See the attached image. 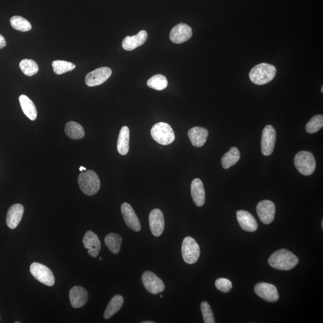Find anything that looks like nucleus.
I'll return each instance as SVG.
<instances>
[{"instance_id":"obj_1","label":"nucleus","mask_w":323,"mask_h":323,"mask_svg":"<svg viewBox=\"0 0 323 323\" xmlns=\"http://www.w3.org/2000/svg\"><path fill=\"white\" fill-rule=\"evenodd\" d=\"M269 265L274 269L280 270H289L298 265L299 259L294 254L286 249L275 251L269 257Z\"/></svg>"},{"instance_id":"obj_2","label":"nucleus","mask_w":323,"mask_h":323,"mask_svg":"<svg viewBox=\"0 0 323 323\" xmlns=\"http://www.w3.org/2000/svg\"><path fill=\"white\" fill-rule=\"evenodd\" d=\"M276 69L272 65L262 63L254 66L250 72V79L257 85L270 82L275 77Z\"/></svg>"},{"instance_id":"obj_3","label":"nucleus","mask_w":323,"mask_h":323,"mask_svg":"<svg viewBox=\"0 0 323 323\" xmlns=\"http://www.w3.org/2000/svg\"><path fill=\"white\" fill-rule=\"evenodd\" d=\"M78 183L81 192L89 197L96 195L100 189L99 175L92 170L81 172L78 177Z\"/></svg>"},{"instance_id":"obj_4","label":"nucleus","mask_w":323,"mask_h":323,"mask_svg":"<svg viewBox=\"0 0 323 323\" xmlns=\"http://www.w3.org/2000/svg\"><path fill=\"white\" fill-rule=\"evenodd\" d=\"M151 135L155 142L163 146L170 145L175 140V133L171 126L164 122L156 123L151 129Z\"/></svg>"},{"instance_id":"obj_5","label":"nucleus","mask_w":323,"mask_h":323,"mask_svg":"<svg viewBox=\"0 0 323 323\" xmlns=\"http://www.w3.org/2000/svg\"><path fill=\"white\" fill-rule=\"evenodd\" d=\"M294 163L296 169L303 175H311L315 170V159L311 152L301 151L297 153Z\"/></svg>"},{"instance_id":"obj_6","label":"nucleus","mask_w":323,"mask_h":323,"mask_svg":"<svg viewBox=\"0 0 323 323\" xmlns=\"http://www.w3.org/2000/svg\"><path fill=\"white\" fill-rule=\"evenodd\" d=\"M181 253L186 263L194 264L197 262L200 256V247L193 238L187 237L182 241Z\"/></svg>"},{"instance_id":"obj_7","label":"nucleus","mask_w":323,"mask_h":323,"mask_svg":"<svg viewBox=\"0 0 323 323\" xmlns=\"http://www.w3.org/2000/svg\"><path fill=\"white\" fill-rule=\"evenodd\" d=\"M30 272L36 280L43 285L50 287L54 285V274L47 266L41 263L34 262L30 266Z\"/></svg>"},{"instance_id":"obj_8","label":"nucleus","mask_w":323,"mask_h":323,"mask_svg":"<svg viewBox=\"0 0 323 323\" xmlns=\"http://www.w3.org/2000/svg\"><path fill=\"white\" fill-rule=\"evenodd\" d=\"M143 285L146 290L153 295H157L165 290V287L162 280L154 273L146 271L142 275Z\"/></svg>"},{"instance_id":"obj_9","label":"nucleus","mask_w":323,"mask_h":323,"mask_svg":"<svg viewBox=\"0 0 323 323\" xmlns=\"http://www.w3.org/2000/svg\"><path fill=\"white\" fill-rule=\"evenodd\" d=\"M276 130L271 125H267L263 129L262 136V153L263 155L269 156L273 152L276 142Z\"/></svg>"},{"instance_id":"obj_10","label":"nucleus","mask_w":323,"mask_h":323,"mask_svg":"<svg viewBox=\"0 0 323 323\" xmlns=\"http://www.w3.org/2000/svg\"><path fill=\"white\" fill-rule=\"evenodd\" d=\"M112 74V71L109 67L97 68L86 75V84L89 87L100 85L109 79Z\"/></svg>"},{"instance_id":"obj_11","label":"nucleus","mask_w":323,"mask_h":323,"mask_svg":"<svg viewBox=\"0 0 323 323\" xmlns=\"http://www.w3.org/2000/svg\"><path fill=\"white\" fill-rule=\"evenodd\" d=\"M254 291L260 298L268 302H275L279 299L276 287L271 284L260 283L254 287Z\"/></svg>"},{"instance_id":"obj_12","label":"nucleus","mask_w":323,"mask_h":323,"mask_svg":"<svg viewBox=\"0 0 323 323\" xmlns=\"http://www.w3.org/2000/svg\"><path fill=\"white\" fill-rule=\"evenodd\" d=\"M257 213L262 223L265 224L271 223L275 217V204L269 200L261 201L257 204Z\"/></svg>"},{"instance_id":"obj_13","label":"nucleus","mask_w":323,"mask_h":323,"mask_svg":"<svg viewBox=\"0 0 323 323\" xmlns=\"http://www.w3.org/2000/svg\"><path fill=\"white\" fill-rule=\"evenodd\" d=\"M149 225L155 237L161 236L165 229L164 214L159 209H154L149 214Z\"/></svg>"},{"instance_id":"obj_14","label":"nucleus","mask_w":323,"mask_h":323,"mask_svg":"<svg viewBox=\"0 0 323 323\" xmlns=\"http://www.w3.org/2000/svg\"><path fill=\"white\" fill-rule=\"evenodd\" d=\"M192 29L186 24H179L171 29L169 38L173 43L181 44L192 37Z\"/></svg>"},{"instance_id":"obj_15","label":"nucleus","mask_w":323,"mask_h":323,"mask_svg":"<svg viewBox=\"0 0 323 323\" xmlns=\"http://www.w3.org/2000/svg\"><path fill=\"white\" fill-rule=\"evenodd\" d=\"M121 213L127 226L137 233L141 230V223L130 204L126 202L123 203L121 206Z\"/></svg>"},{"instance_id":"obj_16","label":"nucleus","mask_w":323,"mask_h":323,"mask_svg":"<svg viewBox=\"0 0 323 323\" xmlns=\"http://www.w3.org/2000/svg\"><path fill=\"white\" fill-rule=\"evenodd\" d=\"M84 247L88 249L87 253L90 256L97 257L101 251V245L99 237L93 231L88 230L83 239Z\"/></svg>"},{"instance_id":"obj_17","label":"nucleus","mask_w":323,"mask_h":323,"mask_svg":"<svg viewBox=\"0 0 323 323\" xmlns=\"http://www.w3.org/2000/svg\"><path fill=\"white\" fill-rule=\"evenodd\" d=\"M237 218L240 226L245 231L253 233L258 228L255 218L249 212L244 210L238 211Z\"/></svg>"},{"instance_id":"obj_18","label":"nucleus","mask_w":323,"mask_h":323,"mask_svg":"<svg viewBox=\"0 0 323 323\" xmlns=\"http://www.w3.org/2000/svg\"><path fill=\"white\" fill-rule=\"evenodd\" d=\"M24 213V207L22 205L15 204L9 208L6 217V223L11 229H15L21 222L23 214Z\"/></svg>"},{"instance_id":"obj_19","label":"nucleus","mask_w":323,"mask_h":323,"mask_svg":"<svg viewBox=\"0 0 323 323\" xmlns=\"http://www.w3.org/2000/svg\"><path fill=\"white\" fill-rule=\"evenodd\" d=\"M148 37V32L145 30L140 31L138 34L132 37L126 36L122 41V48L127 51L134 50L145 44Z\"/></svg>"},{"instance_id":"obj_20","label":"nucleus","mask_w":323,"mask_h":323,"mask_svg":"<svg viewBox=\"0 0 323 323\" xmlns=\"http://www.w3.org/2000/svg\"><path fill=\"white\" fill-rule=\"evenodd\" d=\"M70 300L72 306L74 308L82 307L88 300L87 290L80 286H74L70 291Z\"/></svg>"},{"instance_id":"obj_21","label":"nucleus","mask_w":323,"mask_h":323,"mask_svg":"<svg viewBox=\"0 0 323 323\" xmlns=\"http://www.w3.org/2000/svg\"><path fill=\"white\" fill-rule=\"evenodd\" d=\"M208 130L202 127L196 126L188 131V136L192 145L196 148H202L207 142Z\"/></svg>"},{"instance_id":"obj_22","label":"nucleus","mask_w":323,"mask_h":323,"mask_svg":"<svg viewBox=\"0 0 323 323\" xmlns=\"http://www.w3.org/2000/svg\"><path fill=\"white\" fill-rule=\"evenodd\" d=\"M191 195L197 206H203L205 202V192L203 182L200 178H195L192 181Z\"/></svg>"},{"instance_id":"obj_23","label":"nucleus","mask_w":323,"mask_h":323,"mask_svg":"<svg viewBox=\"0 0 323 323\" xmlns=\"http://www.w3.org/2000/svg\"><path fill=\"white\" fill-rule=\"evenodd\" d=\"M117 151L120 155H126L129 149V129L128 126H123L120 130L117 145Z\"/></svg>"},{"instance_id":"obj_24","label":"nucleus","mask_w":323,"mask_h":323,"mask_svg":"<svg viewBox=\"0 0 323 323\" xmlns=\"http://www.w3.org/2000/svg\"><path fill=\"white\" fill-rule=\"evenodd\" d=\"M19 100L23 112L29 119L35 120L37 117V112L34 103L25 95H21L19 98Z\"/></svg>"},{"instance_id":"obj_25","label":"nucleus","mask_w":323,"mask_h":323,"mask_svg":"<svg viewBox=\"0 0 323 323\" xmlns=\"http://www.w3.org/2000/svg\"><path fill=\"white\" fill-rule=\"evenodd\" d=\"M124 299L122 296L117 295L113 297L108 305L105 312H104V318L109 319L116 314L122 307Z\"/></svg>"},{"instance_id":"obj_26","label":"nucleus","mask_w":323,"mask_h":323,"mask_svg":"<svg viewBox=\"0 0 323 323\" xmlns=\"http://www.w3.org/2000/svg\"><path fill=\"white\" fill-rule=\"evenodd\" d=\"M66 135L72 140H79L83 138L85 132L82 126L75 122H69L65 126Z\"/></svg>"},{"instance_id":"obj_27","label":"nucleus","mask_w":323,"mask_h":323,"mask_svg":"<svg viewBox=\"0 0 323 323\" xmlns=\"http://www.w3.org/2000/svg\"><path fill=\"white\" fill-rule=\"evenodd\" d=\"M240 152L236 147H233L221 159V165L224 169H228L233 166L239 161Z\"/></svg>"},{"instance_id":"obj_28","label":"nucleus","mask_w":323,"mask_h":323,"mask_svg":"<svg viewBox=\"0 0 323 323\" xmlns=\"http://www.w3.org/2000/svg\"><path fill=\"white\" fill-rule=\"evenodd\" d=\"M122 243V238L119 234L110 233L105 238V244L108 249L113 254H119Z\"/></svg>"},{"instance_id":"obj_29","label":"nucleus","mask_w":323,"mask_h":323,"mask_svg":"<svg viewBox=\"0 0 323 323\" xmlns=\"http://www.w3.org/2000/svg\"><path fill=\"white\" fill-rule=\"evenodd\" d=\"M11 24L13 28L22 32H27L31 30L32 26L31 23L27 19L19 16H14L11 18Z\"/></svg>"},{"instance_id":"obj_30","label":"nucleus","mask_w":323,"mask_h":323,"mask_svg":"<svg viewBox=\"0 0 323 323\" xmlns=\"http://www.w3.org/2000/svg\"><path fill=\"white\" fill-rule=\"evenodd\" d=\"M147 84L152 89L162 90L168 86V80L164 75L156 74L149 79Z\"/></svg>"},{"instance_id":"obj_31","label":"nucleus","mask_w":323,"mask_h":323,"mask_svg":"<svg viewBox=\"0 0 323 323\" xmlns=\"http://www.w3.org/2000/svg\"><path fill=\"white\" fill-rule=\"evenodd\" d=\"M21 71L25 76L31 77L37 74L38 72V66L34 60L24 59L19 64Z\"/></svg>"},{"instance_id":"obj_32","label":"nucleus","mask_w":323,"mask_h":323,"mask_svg":"<svg viewBox=\"0 0 323 323\" xmlns=\"http://www.w3.org/2000/svg\"><path fill=\"white\" fill-rule=\"evenodd\" d=\"M52 65L54 73L57 75L66 73L67 72L73 71L76 68V65L74 64L62 60L54 61Z\"/></svg>"},{"instance_id":"obj_33","label":"nucleus","mask_w":323,"mask_h":323,"mask_svg":"<svg viewBox=\"0 0 323 323\" xmlns=\"http://www.w3.org/2000/svg\"><path fill=\"white\" fill-rule=\"evenodd\" d=\"M322 126L323 116L321 115H318L313 117L306 124V130L309 133H314L319 131Z\"/></svg>"},{"instance_id":"obj_34","label":"nucleus","mask_w":323,"mask_h":323,"mask_svg":"<svg viewBox=\"0 0 323 323\" xmlns=\"http://www.w3.org/2000/svg\"><path fill=\"white\" fill-rule=\"evenodd\" d=\"M202 316L205 323H214L215 319L210 305L207 302H202L201 305Z\"/></svg>"},{"instance_id":"obj_35","label":"nucleus","mask_w":323,"mask_h":323,"mask_svg":"<svg viewBox=\"0 0 323 323\" xmlns=\"http://www.w3.org/2000/svg\"><path fill=\"white\" fill-rule=\"evenodd\" d=\"M215 286L218 290L223 293L229 292L233 289V284L227 279H217L215 281Z\"/></svg>"},{"instance_id":"obj_36","label":"nucleus","mask_w":323,"mask_h":323,"mask_svg":"<svg viewBox=\"0 0 323 323\" xmlns=\"http://www.w3.org/2000/svg\"><path fill=\"white\" fill-rule=\"evenodd\" d=\"M6 41L4 36L0 34V50L6 47Z\"/></svg>"},{"instance_id":"obj_37","label":"nucleus","mask_w":323,"mask_h":323,"mask_svg":"<svg viewBox=\"0 0 323 323\" xmlns=\"http://www.w3.org/2000/svg\"><path fill=\"white\" fill-rule=\"evenodd\" d=\"M79 170L80 171H86V168H84V166H81L80 168H79Z\"/></svg>"},{"instance_id":"obj_38","label":"nucleus","mask_w":323,"mask_h":323,"mask_svg":"<svg viewBox=\"0 0 323 323\" xmlns=\"http://www.w3.org/2000/svg\"><path fill=\"white\" fill-rule=\"evenodd\" d=\"M155 322H153V321H144V322H142V323H154Z\"/></svg>"},{"instance_id":"obj_39","label":"nucleus","mask_w":323,"mask_h":323,"mask_svg":"<svg viewBox=\"0 0 323 323\" xmlns=\"http://www.w3.org/2000/svg\"><path fill=\"white\" fill-rule=\"evenodd\" d=\"M321 93H323V87L322 86L321 87Z\"/></svg>"},{"instance_id":"obj_40","label":"nucleus","mask_w":323,"mask_h":323,"mask_svg":"<svg viewBox=\"0 0 323 323\" xmlns=\"http://www.w3.org/2000/svg\"><path fill=\"white\" fill-rule=\"evenodd\" d=\"M100 260H102V258H101V257H100Z\"/></svg>"}]
</instances>
